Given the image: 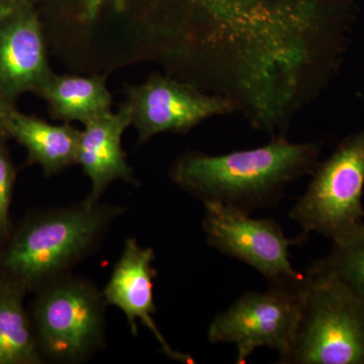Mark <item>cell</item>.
Segmentation results:
<instances>
[{"mask_svg":"<svg viewBox=\"0 0 364 364\" xmlns=\"http://www.w3.org/2000/svg\"><path fill=\"white\" fill-rule=\"evenodd\" d=\"M322 141L291 143L284 136L255 149L223 155L188 152L172 165L177 186L203 202H217L250 214L274 207L291 182L314 172Z\"/></svg>","mask_w":364,"mask_h":364,"instance_id":"cell-1","label":"cell"},{"mask_svg":"<svg viewBox=\"0 0 364 364\" xmlns=\"http://www.w3.org/2000/svg\"><path fill=\"white\" fill-rule=\"evenodd\" d=\"M121 213L85 202L28 218L0 249V277L26 291L45 286L85 255Z\"/></svg>","mask_w":364,"mask_h":364,"instance_id":"cell-2","label":"cell"},{"mask_svg":"<svg viewBox=\"0 0 364 364\" xmlns=\"http://www.w3.org/2000/svg\"><path fill=\"white\" fill-rule=\"evenodd\" d=\"M301 318L282 364H364V298L342 280L306 272Z\"/></svg>","mask_w":364,"mask_h":364,"instance_id":"cell-3","label":"cell"},{"mask_svg":"<svg viewBox=\"0 0 364 364\" xmlns=\"http://www.w3.org/2000/svg\"><path fill=\"white\" fill-rule=\"evenodd\" d=\"M363 188L364 130L346 136L331 156L318 162L289 218L304 235L334 240L363 223Z\"/></svg>","mask_w":364,"mask_h":364,"instance_id":"cell-4","label":"cell"},{"mask_svg":"<svg viewBox=\"0 0 364 364\" xmlns=\"http://www.w3.org/2000/svg\"><path fill=\"white\" fill-rule=\"evenodd\" d=\"M306 277L296 284L268 286L262 291H246L208 327L212 344H234L237 364H245L256 349L267 347L287 355L296 336Z\"/></svg>","mask_w":364,"mask_h":364,"instance_id":"cell-5","label":"cell"},{"mask_svg":"<svg viewBox=\"0 0 364 364\" xmlns=\"http://www.w3.org/2000/svg\"><path fill=\"white\" fill-rule=\"evenodd\" d=\"M102 294L79 279H55L41 289L33 308L41 352L56 360H81L104 338Z\"/></svg>","mask_w":364,"mask_h":364,"instance_id":"cell-6","label":"cell"},{"mask_svg":"<svg viewBox=\"0 0 364 364\" xmlns=\"http://www.w3.org/2000/svg\"><path fill=\"white\" fill-rule=\"evenodd\" d=\"M203 228L210 247L241 261L261 273L268 286L301 282L305 274L291 267V250L309 239L306 235L287 238L272 219H253L249 213L217 202H203Z\"/></svg>","mask_w":364,"mask_h":364,"instance_id":"cell-7","label":"cell"},{"mask_svg":"<svg viewBox=\"0 0 364 364\" xmlns=\"http://www.w3.org/2000/svg\"><path fill=\"white\" fill-rule=\"evenodd\" d=\"M127 104L141 143L166 132L186 134L205 119L236 112L227 98L159 73L131 88Z\"/></svg>","mask_w":364,"mask_h":364,"instance_id":"cell-8","label":"cell"},{"mask_svg":"<svg viewBox=\"0 0 364 364\" xmlns=\"http://www.w3.org/2000/svg\"><path fill=\"white\" fill-rule=\"evenodd\" d=\"M52 74L32 4L0 14V95L14 104L23 93L38 92Z\"/></svg>","mask_w":364,"mask_h":364,"instance_id":"cell-9","label":"cell"},{"mask_svg":"<svg viewBox=\"0 0 364 364\" xmlns=\"http://www.w3.org/2000/svg\"><path fill=\"white\" fill-rule=\"evenodd\" d=\"M154 259L152 249L141 247L136 239H127L121 258L102 293L105 304L123 311L134 336L138 335L136 322L140 321L153 333L168 358L179 363H195L191 355L174 350L167 343L153 318L156 313L153 294L156 277V270L153 267Z\"/></svg>","mask_w":364,"mask_h":364,"instance_id":"cell-10","label":"cell"},{"mask_svg":"<svg viewBox=\"0 0 364 364\" xmlns=\"http://www.w3.org/2000/svg\"><path fill=\"white\" fill-rule=\"evenodd\" d=\"M132 124V109L124 102L117 112L92 119L80 131L77 164L90 177L92 188L86 203H97L109 183L117 179L131 181L133 171L122 149V136Z\"/></svg>","mask_w":364,"mask_h":364,"instance_id":"cell-11","label":"cell"},{"mask_svg":"<svg viewBox=\"0 0 364 364\" xmlns=\"http://www.w3.org/2000/svg\"><path fill=\"white\" fill-rule=\"evenodd\" d=\"M9 133L28 151V164H39L46 176L77 164L80 131L69 123L51 124L14 109Z\"/></svg>","mask_w":364,"mask_h":364,"instance_id":"cell-12","label":"cell"},{"mask_svg":"<svg viewBox=\"0 0 364 364\" xmlns=\"http://www.w3.org/2000/svg\"><path fill=\"white\" fill-rule=\"evenodd\" d=\"M37 93L49 105L53 117L65 123L77 121L85 124L112 112V95L104 76L53 73Z\"/></svg>","mask_w":364,"mask_h":364,"instance_id":"cell-13","label":"cell"},{"mask_svg":"<svg viewBox=\"0 0 364 364\" xmlns=\"http://www.w3.org/2000/svg\"><path fill=\"white\" fill-rule=\"evenodd\" d=\"M23 287L0 277V364L42 363L41 349L23 306Z\"/></svg>","mask_w":364,"mask_h":364,"instance_id":"cell-14","label":"cell"},{"mask_svg":"<svg viewBox=\"0 0 364 364\" xmlns=\"http://www.w3.org/2000/svg\"><path fill=\"white\" fill-rule=\"evenodd\" d=\"M306 272L331 274L364 298V223L332 240L330 252Z\"/></svg>","mask_w":364,"mask_h":364,"instance_id":"cell-15","label":"cell"},{"mask_svg":"<svg viewBox=\"0 0 364 364\" xmlns=\"http://www.w3.org/2000/svg\"><path fill=\"white\" fill-rule=\"evenodd\" d=\"M16 181L13 162L6 148V143L0 144V230L7 238L9 236V208Z\"/></svg>","mask_w":364,"mask_h":364,"instance_id":"cell-16","label":"cell"},{"mask_svg":"<svg viewBox=\"0 0 364 364\" xmlns=\"http://www.w3.org/2000/svg\"><path fill=\"white\" fill-rule=\"evenodd\" d=\"M14 109V104L0 95V144L6 143L7 139L11 138L9 133V122Z\"/></svg>","mask_w":364,"mask_h":364,"instance_id":"cell-17","label":"cell"},{"mask_svg":"<svg viewBox=\"0 0 364 364\" xmlns=\"http://www.w3.org/2000/svg\"><path fill=\"white\" fill-rule=\"evenodd\" d=\"M109 0H82V11H81V18L86 21L95 20L97 18L100 9ZM117 6H123L124 0H112Z\"/></svg>","mask_w":364,"mask_h":364,"instance_id":"cell-18","label":"cell"},{"mask_svg":"<svg viewBox=\"0 0 364 364\" xmlns=\"http://www.w3.org/2000/svg\"><path fill=\"white\" fill-rule=\"evenodd\" d=\"M26 4H31L30 0H0V14Z\"/></svg>","mask_w":364,"mask_h":364,"instance_id":"cell-19","label":"cell"},{"mask_svg":"<svg viewBox=\"0 0 364 364\" xmlns=\"http://www.w3.org/2000/svg\"><path fill=\"white\" fill-rule=\"evenodd\" d=\"M7 237L4 234V232L0 230V249H1L2 245H4V242H6Z\"/></svg>","mask_w":364,"mask_h":364,"instance_id":"cell-20","label":"cell"}]
</instances>
